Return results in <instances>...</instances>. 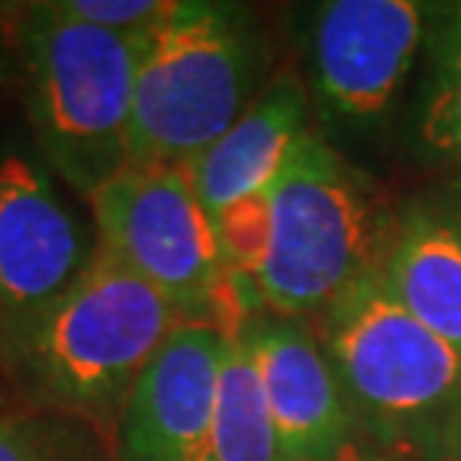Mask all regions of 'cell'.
Masks as SVG:
<instances>
[{
  "label": "cell",
  "instance_id": "cell-1",
  "mask_svg": "<svg viewBox=\"0 0 461 461\" xmlns=\"http://www.w3.org/2000/svg\"><path fill=\"white\" fill-rule=\"evenodd\" d=\"M267 246L255 288L279 318H321L348 288L384 273L399 216L375 183L309 132L264 189Z\"/></svg>",
  "mask_w": 461,
  "mask_h": 461
},
{
  "label": "cell",
  "instance_id": "cell-2",
  "mask_svg": "<svg viewBox=\"0 0 461 461\" xmlns=\"http://www.w3.org/2000/svg\"><path fill=\"white\" fill-rule=\"evenodd\" d=\"M273 45L249 6L174 4L147 31L135 76L129 165H189L270 85Z\"/></svg>",
  "mask_w": 461,
  "mask_h": 461
},
{
  "label": "cell",
  "instance_id": "cell-3",
  "mask_svg": "<svg viewBox=\"0 0 461 461\" xmlns=\"http://www.w3.org/2000/svg\"><path fill=\"white\" fill-rule=\"evenodd\" d=\"M180 324L186 321L150 282L96 246L58 300L13 324V348L45 402L114 426L138 375Z\"/></svg>",
  "mask_w": 461,
  "mask_h": 461
},
{
  "label": "cell",
  "instance_id": "cell-4",
  "mask_svg": "<svg viewBox=\"0 0 461 461\" xmlns=\"http://www.w3.org/2000/svg\"><path fill=\"white\" fill-rule=\"evenodd\" d=\"M144 40L147 31H105L60 4L27 6L15 27V60L36 144L87 198L129 165Z\"/></svg>",
  "mask_w": 461,
  "mask_h": 461
},
{
  "label": "cell",
  "instance_id": "cell-5",
  "mask_svg": "<svg viewBox=\"0 0 461 461\" xmlns=\"http://www.w3.org/2000/svg\"><path fill=\"white\" fill-rule=\"evenodd\" d=\"M318 321L357 426L386 449L435 461L461 420L458 350L402 306L384 273L359 279Z\"/></svg>",
  "mask_w": 461,
  "mask_h": 461
},
{
  "label": "cell",
  "instance_id": "cell-6",
  "mask_svg": "<svg viewBox=\"0 0 461 461\" xmlns=\"http://www.w3.org/2000/svg\"><path fill=\"white\" fill-rule=\"evenodd\" d=\"M99 246L150 282L186 324L243 333L264 303L228 273L219 234L183 165H126L94 195Z\"/></svg>",
  "mask_w": 461,
  "mask_h": 461
},
{
  "label": "cell",
  "instance_id": "cell-7",
  "mask_svg": "<svg viewBox=\"0 0 461 461\" xmlns=\"http://www.w3.org/2000/svg\"><path fill=\"white\" fill-rule=\"evenodd\" d=\"M429 13L411 0H330L309 31L312 85L327 117L368 126L390 108L408 76Z\"/></svg>",
  "mask_w": 461,
  "mask_h": 461
},
{
  "label": "cell",
  "instance_id": "cell-8",
  "mask_svg": "<svg viewBox=\"0 0 461 461\" xmlns=\"http://www.w3.org/2000/svg\"><path fill=\"white\" fill-rule=\"evenodd\" d=\"M225 336L180 324L138 375L120 417L123 461H213V413Z\"/></svg>",
  "mask_w": 461,
  "mask_h": 461
},
{
  "label": "cell",
  "instance_id": "cell-9",
  "mask_svg": "<svg viewBox=\"0 0 461 461\" xmlns=\"http://www.w3.org/2000/svg\"><path fill=\"white\" fill-rule=\"evenodd\" d=\"M243 339L270 404L279 461H354L359 426L315 330L261 312Z\"/></svg>",
  "mask_w": 461,
  "mask_h": 461
},
{
  "label": "cell",
  "instance_id": "cell-10",
  "mask_svg": "<svg viewBox=\"0 0 461 461\" xmlns=\"http://www.w3.org/2000/svg\"><path fill=\"white\" fill-rule=\"evenodd\" d=\"M78 219L31 156L0 159V318L42 312L90 261Z\"/></svg>",
  "mask_w": 461,
  "mask_h": 461
},
{
  "label": "cell",
  "instance_id": "cell-11",
  "mask_svg": "<svg viewBox=\"0 0 461 461\" xmlns=\"http://www.w3.org/2000/svg\"><path fill=\"white\" fill-rule=\"evenodd\" d=\"M309 132V94L294 67H282L228 132L183 165L210 219L264 192Z\"/></svg>",
  "mask_w": 461,
  "mask_h": 461
},
{
  "label": "cell",
  "instance_id": "cell-12",
  "mask_svg": "<svg viewBox=\"0 0 461 461\" xmlns=\"http://www.w3.org/2000/svg\"><path fill=\"white\" fill-rule=\"evenodd\" d=\"M384 279L422 327L461 354V230L429 198L402 207Z\"/></svg>",
  "mask_w": 461,
  "mask_h": 461
},
{
  "label": "cell",
  "instance_id": "cell-13",
  "mask_svg": "<svg viewBox=\"0 0 461 461\" xmlns=\"http://www.w3.org/2000/svg\"><path fill=\"white\" fill-rule=\"evenodd\" d=\"M213 461H279L270 404L243 333L225 336L213 413Z\"/></svg>",
  "mask_w": 461,
  "mask_h": 461
},
{
  "label": "cell",
  "instance_id": "cell-14",
  "mask_svg": "<svg viewBox=\"0 0 461 461\" xmlns=\"http://www.w3.org/2000/svg\"><path fill=\"white\" fill-rule=\"evenodd\" d=\"M426 54L429 67L417 108L420 147L431 162L461 171V4L431 13Z\"/></svg>",
  "mask_w": 461,
  "mask_h": 461
},
{
  "label": "cell",
  "instance_id": "cell-15",
  "mask_svg": "<svg viewBox=\"0 0 461 461\" xmlns=\"http://www.w3.org/2000/svg\"><path fill=\"white\" fill-rule=\"evenodd\" d=\"M60 6L81 22L117 33L153 31L174 9V4H162V0H63Z\"/></svg>",
  "mask_w": 461,
  "mask_h": 461
},
{
  "label": "cell",
  "instance_id": "cell-16",
  "mask_svg": "<svg viewBox=\"0 0 461 461\" xmlns=\"http://www.w3.org/2000/svg\"><path fill=\"white\" fill-rule=\"evenodd\" d=\"M0 461H54L31 422L0 411Z\"/></svg>",
  "mask_w": 461,
  "mask_h": 461
},
{
  "label": "cell",
  "instance_id": "cell-17",
  "mask_svg": "<svg viewBox=\"0 0 461 461\" xmlns=\"http://www.w3.org/2000/svg\"><path fill=\"white\" fill-rule=\"evenodd\" d=\"M429 201L435 204V210H438L440 216L449 219V222H453L461 230V174L449 177L444 186L431 192Z\"/></svg>",
  "mask_w": 461,
  "mask_h": 461
},
{
  "label": "cell",
  "instance_id": "cell-18",
  "mask_svg": "<svg viewBox=\"0 0 461 461\" xmlns=\"http://www.w3.org/2000/svg\"><path fill=\"white\" fill-rule=\"evenodd\" d=\"M435 461H461V420L453 426V431H449V438L444 440V447H440Z\"/></svg>",
  "mask_w": 461,
  "mask_h": 461
}]
</instances>
